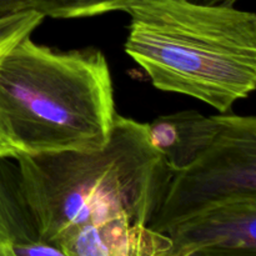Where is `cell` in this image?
<instances>
[{
  "label": "cell",
  "instance_id": "obj_2",
  "mask_svg": "<svg viewBox=\"0 0 256 256\" xmlns=\"http://www.w3.org/2000/svg\"><path fill=\"white\" fill-rule=\"evenodd\" d=\"M126 54L156 89L232 112L256 92V12L194 0H139Z\"/></svg>",
  "mask_w": 256,
  "mask_h": 256
},
{
  "label": "cell",
  "instance_id": "obj_6",
  "mask_svg": "<svg viewBox=\"0 0 256 256\" xmlns=\"http://www.w3.org/2000/svg\"><path fill=\"white\" fill-rule=\"evenodd\" d=\"M69 256H172L166 234L129 219H114L69 232L56 242Z\"/></svg>",
  "mask_w": 256,
  "mask_h": 256
},
{
  "label": "cell",
  "instance_id": "obj_4",
  "mask_svg": "<svg viewBox=\"0 0 256 256\" xmlns=\"http://www.w3.org/2000/svg\"><path fill=\"white\" fill-rule=\"evenodd\" d=\"M218 132L202 156L175 172L150 228L162 232L202 208L235 195L256 194V115H216Z\"/></svg>",
  "mask_w": 256,
  "mask_h": 256
},
{
  "label": "cell",
  "instance_id": "obj_3",
  "mask_svg": "<svg viewBox=\"0 0 256 256\" xmlns=\"http://www.w3.org/2000/svg\"><path fill=\"white\" fill-rule=\"evenodd\" d=\"M116 115L99 49L62 52L28 36L0 60V132L12 159L100 149Z\"/></svg>",
  "mask_w": 256,
  "mask_h": 256
},
{
  "label": "cell",
  "instance_id": "obj_10",
  "mask_svg": "<svg viewBox=\"0 0 256 256\" xmlns=\"http://www.w3.org/2000/svg\"><path fill=\"white\" fill-rule=\"evenodd\" d=\"M44 18L35 9H26L0 18V60L18 42L30 36Z\"/></svg>",
  "mask_w": 256,
  "mask_h": 256
},
{
  "label": "cell",
  "instance_id": "obj_9",
  "mask_svg": "<svg viewBox=\"0 0 256 256\" xmlns=\"http://www.w3.org/2000/svg\"><path fill=\"white\" fill-rule=\"evenodd\" d=\"M139 0H30L32 9L45 18L74 19L106 14L112 12H125L128 6Z\"/></svg>",
  "mask_w": 256,
  "mask_h": 256
},
{
  "label": "cell",
  "instance_id": "obj_12",
  "mask_svg": "<svg viewBox=\"0 0 256 256\" xmlns=\"http://www.w3.org/2000/svg\"><path fill=\"white\" fill-rule=\"evenodd\" d=\"M26 9H32L30 0H0V18Z\"/></svg>",
  "mask_w": 256,
  "mask_h": 256
},
{
  "label": "cell",
  "instance_id": "obj_11",
  "mask_svg": "<svg viewBox=\"0 0 256 256\" xmlns=\"http://www.w3.org/2000/svg\"><path fill=\"white\" fill-rule=\"evenodd\" d=\"M14 252L16 256H69L59 245L45 242L40 236L18 240Z\"/></svg>",
  "mask_w": 256,
  "mask_h": 256
},
{
  "label": "cell",
  "instance_id": "obj_1",
  "mask_svg": "<svg viewBox=\"0 0 256 256\" xmlns=\"http://www.w3.org/2000/svg\"><path fill=\"white\" fill-rule=\"evenodd\" d=\"M15 160L40 238L52 244L72 230L114 219L150 226L174 175L152 148L148 124L119 114L100 149Z\"/></svg>",
  "mask_w": 256,
  "mask_h": 256
},
{
  "label": "cell",
  "instance_id": "obj_8",
  "mask_svg": "<svg viewBox=\"0 0 256 256\" xmlns=\"http://www.w3.org/2000/svg\"><path fill=\"white\" fill-rule=\"evenodd\" d=\"M40 236L15 159H0V256H16L18 240Z\"/></svg>",
  "mask_w": 256,
  "mask_h": 256
},
{
  "label": "cell",
  "instance_id": "obj_7",
  "mask_svg": "<svg viewBox=\"0 0 256 256\" xmlns=\"http://www.w3.org/2000/svg\"><path fill=\"white\" fill-rule=\"evenodd\" d=\"M216 115L205 116L194 110L159 116L148 124V134L172 172L192 166L209 148L218 132Z\"/></svg>",
  "mask_w": 256,
  "mask_h": 256
},
{
  "label": "cell",
  "instance_id": "obj_13",
  "mask_svg": "<svg viewBox=\"0 0 256 256\" xmlns=\"http://www.w3.org/2000/svg\"><path fill=\"white\" fill-rule=\"evenodd\" d=\"M188 256H252L246 254H240V252H225V250H199V252H194Z\"/></svg>",
  "mask_w": 256,
  "mask_h": 256
},
{
  "label": "cell",
  "instance_id": "obj_5",
  "mask_svg": "<svg viewBox=\"0 0 256 256\" xmlns=\"http://www.w3.org/2000/svg\"><path fill=\"white\" fill-rule=\"evenodd\" d=\"M162 232L172 239V256L206 249L256 256V194L218 200Z\"/></svg>",
  "mask_w": 256,
  "mask_h": 256
},
{
  "label": "cell",
  "instance_id": "obj_14",
  "mask_svg": "<svg viewBox=\"0 0 256 256\" xmlns=\"http://www.w3.org/2000/svg\"><path fill=\"white\" fill-rule=\"evenodd\" d=\"M204 2H210V4H230L234 5L238 0H202Z\"/></svg>",
  "mask_w": 256,
  "mask_h": 256
}]
</instances>
